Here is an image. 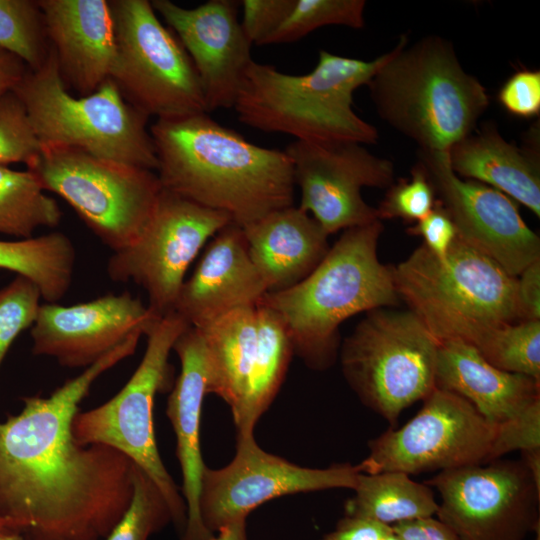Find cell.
Wrapping results in <instances>:
<instances>
[{"label":"cell","mask_w":540,"mask_h":540,"mask_svg":"<svg viewBox=\"0 0 540 540\" xmlns=\"http://www.w3.org/2000/svg\"><path fill=\"white\" fill-rule=\"evenodd\" d=\"M0 540H24V538L21 534L15 533L0 535Z\"/></svg>","instance_id":"49"},{"label":"cell","mask_w":540,"mask_h":540,"mask_svg":"<svg viewBox=\"0 0 540 540\" xmlns=\"http://www.w3.org/2000/svg\"><path fill=\"white\" fill-rule=\"evenodd\" d=\"M170 521L171 509L151 478L134 463L133 493L122 517L103 540H148Z\"/></svg>","instance_id":"34"},{"label":"cell","mask_w":540,"mask_h":540,"mask_svg":"<svg viewBox=\"0 0 540 540\" xmlns=\"http://www.w3.org/2000/svg\"><path fill=\"white\" fill-rule=\"evenodd\" d=\"M418 162L459 238L514 277L540 259L539 236L523 220L516 201L484 183L458 177L445 151L419 149Z\"/></svg>","instance_id":"17"},{"label":"cell","mask_w":540,"mask_h":540,"mask_svg":"<svg viewBox=\"0 0 540 540\" xmlns=\"http://www.w3.org/2000/svg\"><path fill=\"white\" fill-rule=\"evenodd\" d=\"M435 384L466 399L495 426L540 398V380L494 367L459 339L439 342Z\"/></svg>","instance_id":"24"},{"label":"cell","mask_w":540,"mask_h":540,"mask_svg":"<svg viewBox=\"0 0 540 540\" xmlns=\"http://www.w3.org/2000/svg\"><path fill=\"white\" fill-rule=\"evenodd\" d=\"M536 531H537V540H539V538H540V537H539V536H540V529H539V527L537 528Z\"/></svg>","instance_id":"51"},{"label":"cell","mask_w":540,"mask_h":540,"mask_svg":"<svg viewBox=\"0 0 540 540\" xmlns=\"http://www.w3.org/2000/svg\"><path fill=\"white\" fill-rule=\"evenodd\" d=\"M27 170L45 191L63 198L113 252L136 241L162 190L151 170L70 147H42Z\"/></svg>","instance_id":"10"},{"label":"cell","mask_w":540,"mask_h":540,"mask_svg":"<svg viewBox=\"0 0 540 540\" xmlns=\"http://www.w3.org/2000/svg\"><path fill=\"white\" fill-rule=\"evenodd\" d=\"M390 51L366 61L319 51L314 69L292 75L254 60L233 106L243 124L306 142L375 144L378 130L353 109V94L367 85Z\"/></svg>","instance_id":"5"},{"label":"cell","mask_w":540,"mask_h":540,"mask_svg":"<svg viewBox=\"0 0 540 540\" xmlns=\"http://www.w3.org/2000/svg\"><path fill=\"white\" fill-rule=\"evenodd\" d=\"M495 427L489 462L512 451L540 449V398Z\"/></svg>","instance_id":"38"},{"label":"cell","mask_w":540,"mask_h":540,"mask_svg":"<svg viewBox=\"0 0 540 540\" xmlns=\"http://www.w3.org/2000/svg\"><path fill=\"white\" fill-rule=\"evenodd\" d=\"M41 298L39 288L21 275L0 289V367L17 336L33 326Z\"/></svg>","instance_id":"37"},{"label":"cell","mask_w":540,"mask_h":540,"mask_svg":"<svg viewBox=\"0 0 540 540\" xmlns=\"http://www.w3.org/2000/svg\"><path fill=\"white\" fill-rule=\"evenodd\" d=\"M27 70L19 57L0 48V97L13 90Z\"/></svg>","instance_id":"45"},{"label":"cell","mask_w":540,"mask_h":540,"mask_svg":"<svg viewBox=\"0 0 540 540\" xmlns=\"http://www.w3.org/2000/svg\"><path fill=\"white\" fill-rule=\"evenodd\" d=\"M498 101L511 115L533 118L540 114V71L520 69L501 86Z\"/></svg>","instance_id":"40"},{"label":"cell","mask_w":540,"mask_h":540,"mask_svg":"<svg viewBox=\"0 0 540 540\" xmlns=\"http://www.w3.org/2000/svg\"><path fill=\"white\" fill-rule=\"evenodd\" d=\"M392 527L361 517L345 515L321 540H383Z\"/></svg>","instance_id":"43"},{"label":"cell","mask_w":540,"mask_h":540,"mask_svg":"<svg viewBox=\"0 0 540 540\" xmlns=\"http://www.w3.org/2000/svg\"><path fill=\"white\" fill-rule=\"evenodd\" d=\"M353 491L354 496L345 504V515L388 526L433 517L439 507L430 486L398 471L361 472Z\"/></svg>","instance_id":"28"},{"label":"cell","mask_w":540,"mask_h":540,"mask_svg":"<svg viewBox=\"0 0 540 540\" xmlns=\"http://www.w3.org/2000/svg\"><path fill=\"white\" fill-rule=\"evenodd\" d=\"M181 371L172 386L166 413L176 435V454L182 473V493L187 521L181 540H209L214 534L200 515L202 477L206 465L200 446V420L204 397L209 393V362L200 331L188 326L173 345Z\"/></svg>","instance_id":"22"},{"label":"cell","mask_w":540,"mask_h":540,"mask_svg":"<svg viewBox=\"0 0 540 540\" xmlns=\"http://www.w3.org/2000/svg\"><path fill=\"white\" fill-rule=\"evenodd\" d=\"M392 274L399 298L438 342L471 344L483 331L518 320L517 277L458 235L445 258L421 244Z\"/></svg>","instance_id":"6"},{"label":"cell","mask_w":540,"mask_h":540,"mask_svg":"<svg viewBox=\"0 0 540 540\" xmlns=\"http://www.w3.org/2000/svg\"><path fill=\"white\" fill-rule=\"evenodd\" d=\"M140 332L48 397L22 398L0 422V514L24 540H103L133 493L134 463L102 444L77 443L72 423L95 380L135 353Z\"/></svg>","instance_id":"1"},{"label":"cell","mask_w":540,"mask_h":540,"mask_svg":"<svg viewBox=\"0 0 540 540\" xmlns=\"http://www.w3.org/2000/svg\"><path fill=\"white\" fill-rule=\"evenodd\" d=\"M27 111L11 90L0 97V165L22 162L32 164L41 153Z\"/></svg>","instance_id":"35"},{"label":"cell","mask_w":540,"mask_h":540,"mask_svg":"<svg viewBox=\"0 0 540 540\" xmlns=\"http://www.w3.org/2000/svg\"><path fill=\"white\" fill-rule=\"evenodd\" d=\"M295 0H243L241 26L251 44L264 45L291 12Z\"/></svg>","instance_id":"39"},{"label":"cell","mask_w":540,"mask_h":540,"mask_svg":"<svg viewBox=\"0 0 540 540\" xmlns=\"http://www.w3.org/2000/svg\"><path fill=\"white\" fill-rule=\"evenodd\" d=\"M360 473L358 464L299 466L261 449L254 434H237L232 461L220 469L206 466L204 470L201 519L214 534L227 524L246 520L255 508L277 497L335 488L353 490Z\"/></svg>","instance_id":"15"},{"label":"cell","mask_w":540,"mask_h":540,"mask_svg":"<svg viewBox=\"0 0 540 540\" xmlns=\"http://www.w3.org/2000/svg\"><path fill=\"white\" fill-rule=\"evenodd\" d=\"M75 260L74 245L62 232L14 241L0 240V269L30 279L47 303H57L67 293Z\"/></svg>","instance_id":"29"},{"label":"cell","mask_w":540,"mask_h":540,"mask_svg":"<svg viewBox=\"0 0 540 540\" xmlns=\"http://www.w3.org/2000/svg\"><path fill=\"white\" fill-rule=\"evenodd\" d=\"M407 233L421 236L422 244L441 259L445 258L457 237V230L452 219L438 200L427 216L407 228Z\"/></svg>","instance_id":"41"},{"label":"cell","mask_w":540,"mask_h":540,"mask_svg":"<svg viewBox=\"0 0 540 540\" xmlns=\"http://www.w3.org/2000/svg\"><path fill=\"white\" fill-rule=\"evenodd\" d=\"M424 483L439 492L437 519L458 540H524L540 526V490L522 460L444 470Z\"/></svg>","instance_id":"14"},{"label":"cell","mask_w":540,"mask_h":540,"mask_svg":"<svg viewBox=\"0 0 540 540\" xmlns=\"http://www.w3.org/2000/svg\"><path fill=\"white\" fill-rule=\"evenodd\" d=\"M410 178L399 179L387 190L376 208L379 220L399 218L416 223L427 216L437 203L434 187L424 168L417 162Z\"/></svg>","instance_id":"36"},{"label":"cell","mask_w":540,"mask_h":540,"mask_svg":"<svg viewBox=\"0 0 540 540\" xmlns=\"http://www.w3.org/2000/svg\"><path fill=\"white\" fill-rule=\"evenodd\" d=\"M231 222L224 212L162 188L136 241L108 259L107 274L115 282L133 281L142 287L156 316L175 312L190 264L207 240Z\"/></svg>","instance_id":"12"},{"label":"cell","mask_w":540,"mask_h":540,"mask_svg":"<svg viewBox=\"0 0 540 540\" xmlns=\"http://www.w3.org/2000/svg\"><path fill=\"white\" fill-rule=\"evenodd\" d=\"M209 540H248L246 520H238L220 528Z\"/></svg>","instance_id":"46"},{"label":"cell","mask_w":540,"mask_h":540,"mask_svg":"<svg viewBox=\"0 0 540 540\" xmlns=\"http://www.w3.org/2000/svg\"><path fill=\"white\" fill-rule=\"evenodd\" d=\"M116 37L111 77L124 98L157 119L207 113L195 67L151 1H110Z\"/></svg>","instance_id":"11"},{"label":"cell","mask_w":540,"mask_h":540,"mask_svg":"<svg viewBox=\"0 0 540 540\" xmlns=\"http://www.w3.org/2000/svg\"><path fill=\"white\" fill-rule=\"evenodd\" d=\"M522 462L528 469L533 482L540 490V449L522 451Z\"/></svg>","instance_id":"47"},{"label":"cell","mask_w":540,"mask_h":540,"mask_svg":"<svg viewBox=\"0 0 540 540\" xmlns=\"http://www.w3.org/2000/svg\"><path fill=\"white\" fill-rule=\"evenodd\" d=\"M381 220L344 230L319 265L296 285L268 292L260 303L281 318L294 354L311 369L331 367L346 319L399 304L392 267L377 255Z\"/></svg>","instance_id":"3"},{"label":"cell","mask_w":540,"mask_h":540,"mask_svg":"<svg viewBox=\"0 0 540 540\" xmlns=\"http://www.w3.org/2000/svg\"><path fill=\"white\" fill-rule=\"evenodd\" d=\"M449 164L460 178L491 186L540 217V165L536 148L506 141L495 124L486 123L453 144Z\"/></svg>","instance_id":"25"},{"label":"cell","mask_w":540,"mask_h":540,"mask_svg":"<svg viewBox=\"0 0 540 540\" xmlns=\"http://www.w3.org/2000/svg\"><path fill=\"white\" fill-rule=\"evenodd\" d=\"M151 4L189 55L207 113L233 108L244 73L253 61L252 44L237 17L240 2L210 0L192 9L169 0Z\"/></svg>","instance_id":"19"},{"label":"cell","mask_w":540,"mask_h":540,"mask_svg":"<svg viewBox=\"0 0 540 540\" xmlns=\"http://www.w3.org/2000/svg\"><path fill=\"white\" fill-rule=\"evenodd\" d=\"M188 326L176 312L159 318L145 334L147 345L143 358L124 387L104 404L78 412L72 423L77 443L109 446L140 467L163 494L173 522L182 533L187 508L160 457L153 426V406L157 393L172 389L173 369L169 354Z\"/></svg>","instance_id":"9"},{"label":"cell","mask_w":540,"mask_h":540,"mask_svg":"<svg viewBox=\"0 0 540 540\" xmlns=\"http://www.w3.org/2000/svg\"><path fill=\"white\" fill-rule=\"evenodd\" d=\"M516 307L519 321L540 320V259L517 276Z\"/></svg>","instance_id":"42"},{"label":"cell","mask_w":540,"mask_h":540,"mask_svg":"<svg viewBox=\"0 0 540 540\" xmlns=\"http://www.w3.org/2000/svg\"><path fill=\"white\" fill-rule=\"evenodd\" d=\"M471 345L494 367L540 380V320L487 329Z\"/></svg>","instance_id":"31"},{"label":"cell","mask_w":540,"mask_h":540,"mask_svg":"<svg viewBox=\"0 0 540 540\" xmlns=\"http://www.w3.org/2000/svg\"><path fill=\"white\" fill-rule=\"evenodd\" d=\"M495 428L466 399L435 388L402 427L368 442L369 454L358 466L366 474L411 475L486 464Z\"/></svg>","instance_id":"13"},{"label":"cell","mask_w":540,"mask_h":540,"mask_svg":"<svg viewBox=\"0 0 540 540\" xmlns=\"http://www.w3.org/2000/svg\"><path fill=\"white\" fill-rule=\"evenodd\" d=\"M62 218L57 201L46 195L29 170L0 165V233L20 239L33 237L40 227H56Z\"/></svg>","instance_id":"30"},{"label":"cell","mask_w":540,"mask_h":540,"mask_svg":"<svg viewBox=\"0 0 540 540\" xmlns=\"http://www.w3.org/2000/svg\"><path fill=\"white\" fill-rule=\"evenodd\" d=\"M242 230L268 292L288 289L305 279L330 249L329 235L294 205L275 210Z\"/></svg>","instance_id":"23"},{"label":"cell","mask_w":540,"mask_h":540,"mask_svg":"<svg viewBox=\"0 0 540 540\" xmlns=\"http://www.w3.org/2000/svg\"><path fill=\"white\" fill-rule=\"evenodd\" d=\"M22 101L42 147H70L148 170L158 160L148 116L132 106L112 79L75 97L65 86L50 47L46 62L27 70L12 90Z\"/></svg>","instance_id":"7"},{"label":"cell","mask_w":540,"mask_h":540,"mask_svg":"<svg viewBox=\"0 0 540 540\" xmlns=\"http://www.w3.org/2000/svg\"><path fill=\"white\" fill-rule=\"evenodd\" d=\"M197 328L209 362V393L230 407L233 418L241 408L257 342V311L244 306Z\"/></svg>","instance_id":"26"},{"label":"cell","mask_w":540,"mask_h":540,"mask_svg":"<svg viewBox=\"0 0 540 540\" xmlns=\"http://www.w3.org/2000/svg\"><path fill=\"white\" fill-rule=\"evenodd\" d=\"M15 533L21 534L20 527L14 521L0 514V535Z\"/></svg>","instance_id":"48"},{"label":"cell","mask_w":540,"mask_h":540,"mask_svg":"<svg viewBox=\"0 0 540 540\" xmlns=\"http://www.w3.org/2000/svg\"><path fill=\"white\" fill-rule=\"evenodd\" d=\"M408 43L400 36L367 83L370 98L379 117L419 149L447 152L475 130L489 96L447 39L428 35Z\"/></svg>","instance_id":"4"},{"label":"cell","mask_w":540,"mask_h":540,"mask_svg":"<svg viewBox=\"0 0 540 540\" xmlns=\"http://www.w3.org/2000/svg\"><path fill=\"white\" fill-rule=\"evenodd\" d=\"M159 318L128 291L70 306L45 302L31 327L32 353L87 368L132 334L145 335Z\"/></svg>","instance_id":"18"},{"label":"cell","mask_w":540,"mask_h":540,"mask_svg":"<svg viewBox=\"0 0 540 540\" xmlns=\"http://www.w3.org/2000/svg\"><path fill=\"white\" fill-rule=\"evenodd\" d=\"M391 527L403 540H458L448 526L434 517L405 521Z\"/></svg>","instance_id":"44"},{"label":"cell","mask_w":540,"mask_h":540,"mask_svg":"<svg viewBox=\"0 0 540 540\" xmlns=\"http://www.w3.org/2000/svg\"><path fill=\"white\" fill-rule=\"evenodd\" d=\"M0 48L19 57L29 70L43 66L50 44L37 1L0 0Z\"/></svg>","instance_id":"32"},{"label":"cell","mask_w":540,"mask_h":540,"mask_svg":"<svg viewBox=\"0 0 540 540\" xmlns=\"http://www.w3.org/2000/svg\"><path fill=\"white\" fill-rule=\"evenodd\" d=\"M365 5L364 0H295L287 18L264 45L295 42L328 25L361 29Z\"/></svg>","instance_id":"33"},{"label":"cell","mask_w":540,"mask_h":540,"mask_svg":"<svg viewBox=\"0 0 540 540\" xmlns=\"http://www.w3.org/2000/svg\"><path fill=\"white\" fill-rule=\"evenodd\" d=\"M150 135L162 188L224 212L240 227L294 205L286 152L251 143L208 113L157 119Z\"/></svg>","instance_id":"2"},{"label":"cell","mask_w":540,"mask_h":540,"mask_svg":"<svg viewBox=\"0 0 540 540\" xmlns=\"http://www.w3.org/2000/svg\"><path fill=\"white\" fill-rule=\"evenodd\" d=\"M383 540H403V539L392 531Z\"/></svg>","instance_id":"50"},{"label":"cell","mask_w":540,"mask_h":540,"mask_svg":"<svg viewBox=\"0 0 540 540\" xmlns=\"http://www.w3.org/2000/svg\"><path fill=\"white\" fill-rule=\"evenodd\" d=\"M266 293L242 227L231 222L214 236L184 281L175 312L190 326L201 327L239 307L257 305Z\"/></svg>","instance_id":"21"},{"label":"cell","mask_w":540,"mask_h":540,"mask_svg":"<svg viewBox=\"0 0 540 540\" xmlns=\"http://www.w3.org/2000/svg\"><path fill=\"white\" fill-rule=\"evenodd\" d=\"M284 151L300 189L298 207L312 213L328 235L379 220L376 208L364 201L361 190L389 188L394 183L390 160L355 142L295 140Z\"/></svg>","instance_id":"16"},{"label":"cell","mask_w":540,"mask_h":540,"mask_svg":"<svg viewBox=\"0 0 540 540\" xmlns=\"http://www.w3.org/2000/svg\"><path fill=\"white\" fill-rule=\"evenodd\" d=\"M257 342L245 396L234 417L237 434H254L259 418L276 397L294 355L289 334L276 312L256 305Z\"/></svg>","instance_id":"27"},{"label":"cell","mask_w":540,"mask_h":540,"mask_svg":"<svg viewBox=\"0 0 540 540\" xmlns=\"http://www.w3.org/2000/svg\"><path fill=\"white\" fill-rule=\"evenodd\" d=\"M439 342L411 310L376 308L344 340L343 375L360 401L394 428L435 388Z\"/></svg>","instance_id":"8"},{"label":"cell","mask_w":540,"mask_h":540,"mask_svg":"<svg viewBox=\"0 0 540 540\" xmlns=\"http://www.w3.org/2000/svg\"><path fill=\"white\" fill-rule=\"evenodd\" d=\"M46 35L62 80L79 96L110 79L116 56L110 1L39 0Z\"/></svg>","instance_id":"20"}]
</instances>
